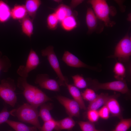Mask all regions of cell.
Wrapping results in <instances>:
<instances>
[{"instance_id":"obj_30","label":"cell","mask_w":131,"mask_h":131,"mask_svg":"<svg viewBox=\"0 0 131 131\" xmlns=\"http://www.w3.org/2000/svg\"><path fill=\"white\" fill-rule=\"evenodd\" d=\"M59 21L54 12L49 14L48 16L47 19L48 28L52 30L55 29L57 28Z\"/></svg>"},{"instance_id":"obj_9","label":"cell","mask_w":131,"mask_h":131,"mask_svg":"<svg viewBox=\"0 0 131 131\" xmlns=\"http://www.w3.org/2000/svg\"><path fill=\"white\" fill-rule=\"evenodd\" d=\"M57 98L65 108L69 116L78 117L80 115V107L78 103L73 99L58 96Z\"/></svg>"},{"instance_id":"obj_12","label":"cell","mask_w":131,"mask_h":131,"mask_svg":"<svg viewBox=\"0 0 131 131\" xmlns=\"http://www.w3.org/2000/svg\"><path fill=\"white\" fill-rule=\"evenodd\" d=\"M111 96L107 93H101L97 95L96 98L90 102L88 107V110H97L101 107L105 105Z\"/></svg>"},{"instance_id":"obj_33","label":"cell","mask_w":131,"mask_h":131,"mask_svg":"<svg viewBox=\"0 0 131 131\" xmlns=\"http://www.w3.org/2000/svg\"><path fill=\"white\" fill-rule=\"evenodd\" d=\"M57 123V121L54 119L44 122L41 126L40 131H53L55 129Z\"/></svg>"},{"instance_id":"obj_27","label":"cell","mask_w":131,"mask_h":131,"mask_svg":"<svg viewBox=\"0 0 131 131\" xmlns=\"http://www.w3.org/2000/svg\"><path fill=\"white\" fill-rule=\"evenodd\" d=\"M11 66V63L10 59L6 56H2L0 52V73L1 71L6 73Z\"/></svg>"},{"instance_id":"obj_35","label":"cell","mask_w":131,"mask_h":131,"mask_svg":"<svg viewBox=\"0 0 131 131\" xmlns=\"http://www.w3.org/2000/svg\"><path fill=\"white\" fill-rule=\"evenodd\" d=\"M99 116L102 118L106 119L109 116L110 112L107 107L104 105L98 111Z\"/></svg>"},{"instance_id":"obj_8","label":"cell","mask_w":131,"mask_h":131,"mask_svg":"<svg viewBox=\"0 0 131 131\" xmlns=\"http://www.w3.org/2000/svg\"><path fill=\"white\" fill-rule=\"evenodd\" d=\"M27 79L20 77H18L17 86L22 91L23 94L28 103L31 105L33 101L37 87L29 83Z\"/></svg>"},{"instance_id":"obj_32","label":"cell","mask_w":131,"mask_h":131,"mask_svg":"<svg viewBox=\"0 0 131 131\" xmlns=\"http://www.w3.org/2000/svg\"><path fill=\"white\" fill-rule=\"evenodd\" d=\"M81 94L83 99L90 102L93 101L97 95L93 90L90 88L86 89Z\"/></svg>"},{"instance_id":"obj_26","label":"cell","mask_w":131,"mask_h":131,"mask_svg":"<svg viewBox=\"0 0 131 131\" xmlns=\"http://www.w3.org/2000/svg\"><path fill=\"white\" fill-rule=\"evenodd\" d=\"M114 77L118 80H123L125 76L126 69L123 65L120 62L115 64L113 69Z\"/></svg>"},{"instance_id":"obj_11","label":"cell","mask_w":131,"mask_h":131,"mask_svg":"<svg viewBox=\"0 0 131 131\" xmlns=\"http://www.w3.org/2000/svg\"><path fill=\"white\" fill-rule=\"evenodd\" d=\"M62 59L70 66L76 68H85L92 69H95L94 67L84 63L75 56L67 51L65 52Z\"/></svg>"},{"instance_id":"obj_16","label":"cell","mask_w":131,"mask_h":131,"mask_svg":"<svg viewBox=\"0 0 131 131\" xmlns=\"http://www.w3.org/2000/svg\"><path fill=\"white\" fill-rule=\"evenodd\" d=\"M75 123L72 117H69L61 120L57 121L55 129L57 131L63 130H71L75 126Z\"/></svg>"},{"instance_id":"obj_23","label":"cell","mask_w":131,"mask_h":131,"mask_svg":"<svg viewBox=\"0 0 131 131\" xmlns=\"http://www.w3.org/2000/svg\"><path fill=\"white\" fill-rule=\"evenodd\" d=\"M5 123L16 131H37L36 127L29 126L21 122L8 120Z\"/></svg>"},{"instance_id":"obj_36","label":"cell","mask_w":131,"mask_h":131,"mask_svg":"<svg viewBox=\"0 0 131 131\" xmlns=\"http://www.w3.org/2000/svg\"><path fill=\"white\" fill-rule=\"evenodd\" d=\"M10 115V112L5 108L0 112V124L6 122Z\"/></svg>"},{"instance_id":"obj_31","label":"cell","mask_w":131,"mask_h":131,"mask_svg":"<svg viewBox=\"0 0 131 131\" xmlns=\"http://www.w3.org/2000/svg\"><path fill=\"white\" fill-rule=\"evenodd\" d=\"M78 124L82 131H97L94 123L90 121H80Z\"/></svg>"},{"instance_id":"obj_1","label":"cell","mask_w":131,"mask_h":131,"mask_svg":"<svg viewBox=\"0 0 131 131\" xmlns=\"http://www.w3.org/2000/svg\"><path fill=\"white\" fill-rule=\"evenodd\" d=\"M37 109L28 103H25L17 108L10 112V115L16 117L20 121L29 123L40 131L41 127L39 119Z\"/></svg>"},{"instance_id":"obj_19","label":"cell","mask_w":131,"mask_h":131,"mask_svg":"<svg viewBox=\"0 0 131 131\" xmlns=\"http://www.w3.org/2000/svg\"><path fill=\"white\" fill-rule=\"evenodd\" d=\"M25 5H16L11 10V17L14 20H22L27 16Z\"/></svg>"},{"instance_id":"obj_28","label":"cell","mask_w":131,"mask_h":131,"mask_svg":"<svg viewBox=\"0 0 131 131\" xmlns=\"http://www.w3.org/2000/svg\"><path fill=\"white\" fill-rule=\"evenodd\" d=\"M131 126V118L121 119L112 131H127Z\"/></svg>"},{"instance_id":"obj_15","label":"cell","mask_w":131,"mask_h":131,"mask_svg":"<svg viewBox=\"0 0 131 131\" xmlns=\"http://www.w3.org/2000/svg\"><path fill=\"white\" fill-rule=\"evenodd\" d=\"M108 108L110 113L113 116L119 117L121 110L119 104L113 96H111L105 105Z\"/></svg>"},{"instance_id":"obj_25","label":"cell","mask_w":131,"mask_h":131,"mask_svg":"<svg viewBox=\"0 0 131 131\" xmlns=\"http://www.w3.org/2000/svg\"><path fill=\"white\" fill-rule=\"evenodd\" d=\"M11 17V9L8 6L2 1H0V22H4Z\"/></svg>"},{"instance_id":"obj_37","label":"cell","mask_w":131,"mask_h":131,"mask_svg":"<svg viewBox=\"0 0 131 131\" xmlns=\"http://www.w3.org/2000/svg\"><path fill=\"white\" fill-rule=\"evenodd\" d=\"M81 0L74 1L72 3V5L73 7H74L82 2Z\"/></svg>"},{"instance_id":"obj_39","label":"cell","mask_w":131,"mask_h":131,"mask_svg":"<svg viewBox=\"0 0 131 131\" xmlns=\"http://www.w3.org/2000/svg\"><path fill=\"white\" fill-rule=\"evenodd\" d=\"M97 131H99V130H97Z\"/></svg>"},{"instance_id":"obj_24","label":"cell","mask_w":131,"mask_h":131,"mask_svg":"<svg viewBox=\"0 0 131 131\" xmlns=\"http://www.w3.org/2000/svg\"><path fill=\"white\" fill-rule=\"evenodd\" d=\"M21 25L23 33L30 38L33 34V26L32 19L27 16L22 20Z\"/></svg>"},{"instance_id":"obj_2","label":"cell","mask_w":131,"mask_h":131,"mask_svg":"<svg viewBox=\"0 0 131 131\" xmlns=\"http://www.w3.org/2000/svg\"><path fill=\"white\" fill-rule=\"evenodd\" d=\"M16 89V85L13 79L8 77L1 80L0 97L12 107L14 106L17 102Z\"/></svg>"},{"instance_id":"obj_38","label":"cell","mask_w":131,"mask_h":131,"mask_svg":"<svg viewBox=\"0 0 131 131\" xmlns=\"http://www.w3.org/2000/svg\"><path fill=\"white\" fill-rule=\"evenodd\" d=\"M12 131L11 130H9V131Z\"/></svg>"},{"instance_id":"obj_18","label":"cell","mask_w":131,"mask_h":131,"mask_svg":"<svg viewBox=\"0 0 131 131\" xmlns=\"http://www.w3.org/2000/svg\"><path fill=\"white\" fill-rule=\"evenodd\" d=\"M51 99L48 97L41 90L37 88L33 101L31 105L35 108H37L43 104Z\"/></svg>"},{"instance_id":"obj_3","label":"cell","mask_w":131,"mask_h":131,"mask_svg":"<svg viewBox=\"0 0 131 131\" xmlns=\"http://www.w3.org/2000/svg\"><path fill=\"white\" fill-rule=\"evenodd\" d=\"M88 2L91 6L92 8L98 19L104 22L106 26H113L115 24L110 19V8L106 0H91L88 1Z\"/></svg>"},{"instance_id":"obj_14","label":"cell","mask_w":131,"mask_h":131,"mask_svg":"<svg viewBox=\"0 0 131 131\" xmlns=\"http://www.w3.org/2000/svg\"><path fill=\"white\" fill-rule=\"evenodd\" d=\"M66 86L73 99L78 103L80 108L86 110V108L81 93L78 88L68 83L66 84Z\"/></svg>"},{"instance_id":"obj_34","label":"cell","mask_w":131,"mask_h":131,"mask_svg":"<svg viewBox=\"0 0 131 131\" xmlns=\"http://www.w3.org/2000/svg\"><path fill=\"white\" fill-rule=\"evenodd\" d=\"M87 115L90 121L93 123L97 122L99 117L98 111L93 110H88Z\"/></svg>"},{"instance_id":"obj_20","label":"cell","mask_w":131,"mask_h":131,"mask_svg":"<svg viewBox=\"0 0 131 131\" xmlns=\"http://www.w3.org/2000/svg\"><path fill=\"white\" fill-rule=\"evenodd\" d=\"M41 3V1L39 0H26L25 6L27 14L33 18Z\"/></svg>"},{"instance_id":"obj_5","label":"cell","mask_w":131,"mask_h":131,"mask_svg":"<svg viewBox=\"0 0 131 131\" xmlns=\"http://www.w3.org/2000/svg\"><path fill=\"white\" fill-rule=\"evenodd\" d=\"M131 55V38L128 34L126 35L117 44L114 53L109 57L117 58L120 61L126 62Z\"/></svg>"},{"instance_id":"obj_17","label":"cell","mask_w":131,"mask_h":131,"mask_svg":"<svg viewBox=\"0 0 131 131\" xmlns=\"http://www.w3.org/2000/svg\"><path fill=\"white\" fill-rule=\"evenodd\" d=\"M54 10L59 21L60 22L66 17L73 15L70 7L62 4L59 5Z\"/></svg>"},{"instance_id":"obj_10","label":"cell","mask_w":131,"mask_h":131,"mask_svg":"<svg viewBox=\"0 0 131 131\" xmlns=\"http://www.w3.org/2000/svg\"><path fill=\"white\" fill-rule=\"evenodd\" d=\"M34 82L42 88L56 91L60 90L58 83L55 80L49 78V75L46 74H38Z\"/></svg>"},{"instance_id":"obj_6","label":"cell","mask_w":131,"mask_h":131,"mask_svg":"<svg viewBox=\"0 0 131 131\" xmlns=\"http://www.w3.org/2000/svg\"><path fill=\"white\" fill-rule=\"evenodd\" d=\"M91 86L95 90L102 89L116 91L122 94H126L130 90L126 82L123 80H117L103 83L99 82L95 79L92 80Z\"/></svg>"},{"instance_id":"obj_13","label":"cell","mask_w":131,"mask_h":131,"mask_svg":"<svg viewBox=\"0 0 131 131\" xmlns=\"http://www.w3.org/2000/svg\"><path fill=\"white\" fill-rule=\"evenodd\" d=\"M98 19L92 8H88L86 16V21L88 32L91 33L96 30L98 25Z\"/></svg>"},{"instance_id":"obj_29","label":"cell","mask_w":131,"mask_h":131,"mask_svg":"<svg viewBox=\"0 0 131 131\" xmlns=\"http://www.w3.org/2000/svg\"><path fill=\"white\" fill-rule=\"evenodd\" d=\"M74 86L78 88L83 89L87 86V82L82 76L76 74L72 76Z\"/></svg>"},{"instance_id":"obj_22","label":"cell","mask_w":131,"mask_h":131,"mask_svg":"<svg viewBox=\"0 0 131 131\" xmlns=\"http://www.w3.org/2000/svg\"><path fill=\"white\" fill-rule=\"evenodd\" d=\"M61 23L62 28L67 31L73 30L78 25L76 18L73 15L66 17L61 22Z\"/></svg>"},{"instance_id":"obj_21","label":"cell","mask_w":131,"mask_h":131,"mask_svg":"<svg viewBox=\"0 0 131 131\" xmlns=\"http://www.w3.org/2000/svg\"><path fill=\"white\" fill-rule=\"evenodd\" d=\"M40 106L39 116L44 122L54 119L50 113V111L52 108L51 104L45 103L41 105Z\"/></svg>"},{"instance_id":"obj_4","label":"cell","mask_w":131,"mask_h":131,"mask_svg":"<svg viewBox=\"0 0 131 131\" xmlns=\"http://www.w3.org/2000/svg\"><path fill=\"white\" fill-rule=\"evenodd\" d=\"M42 56H46L50 66L55 71L58 78V84L60 86H66L68 81L63 74L59 63L52 46H49L41 51Z\"/></svg>"},{"instance_id":"obj_7","label":"cell","mask_w":131,"mask_h":131,"mask_svg":"<svg viewBox=\"0 0 131 131\" xmlns=\"http://www.w3.org/2000/svg\"><path fill=\"white\" fill-rule=\"evenodd\" d=\"M40 63L39 57L32 48L30 50L25 65L20 66L17 73L20 77L27 78L30 72L35 69Z\"/></svg>"}]
</instances>
